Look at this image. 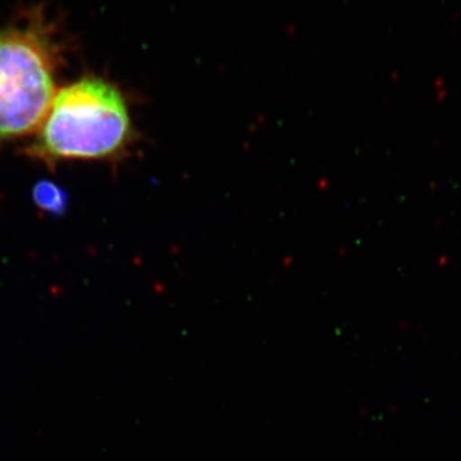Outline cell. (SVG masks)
Returning <instances> with one entry per match:
<instances>
[{
    "mask_svg": "<svg viewBox=\"0 0 461 461\" xmlns=\"http://www.w3.org/2000/svg\"><path fill=\"white\" fill-rule=\"evenodd\" d=\"M27 154L44 162L113 159L135 141L122 91L99 77H84L58 91Z\"/></svg>",
    "mask_w": 461,
    "mask_h": 461,
    "instance_id": "1",
    "label": "cell"
},
{
    "mask_svg": "<svg viewBox=\"0 0 461 461\" xmlns=\"http://www.w3.org/2000/svg\"><path fill=\"white\" fill-rule=\"evenodd\" d=\"M59 62L41 21L0 32V141L41 126L56 96Z\"/></svg>",
    "mask_w": 461,
    "mask_h": 461,
    "instance_id": "2",
    "label": "cell"
},
{
    "mask_svg": "<svg viewBox=\"0 0 461 461\" xmlns=\"http://www.w3.org/2000/svg\"><path fill=\"white\" fill-rule=\"evenodd\" d=\"M32 199L41 211L53 215H62L68 206V195L54 182L41 181L32 190Z\"/></svg>",
    "mask_w": 461,
    "mask_h": 461,
    "instance_id": "3",
    "label": "cell"
}]
</instances>
